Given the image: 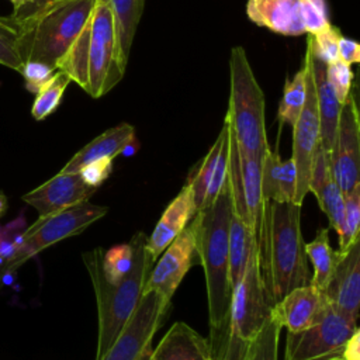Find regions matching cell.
Returning a JSON list of instances; mask_svg holds the SVG:
<instances>
[{
    "label": "cell",
    "mask_w": 360,
    "mask_h": 360,
    "mask_svg": "<svg viewBox=\"0 0 360 360\" xmlns=\"http://www.w3.org/2000/svg\"><path fill=\"white\" fill-rule=\"evenodd\" d=\"M232 198L228 177L217 198L200 210L191 219L195 235V250L204 269L211 349L214 359L219 353L228 325L232 297L229 284V221Z\"/></svg>",
    "instance_id": "cell-1"
},
{
    "label": "cell",
    "mask_w": 360,
    "mask_h": 360,
    "mask_svg": "<svg viewBox=\"0 0 360 360\" xmlns=\"http://www.w3.org/2000/svg\"><path fill=\"white\" fill-rule=\"evenodd\" d=\"M257 246L270 307L292 288L309 281L301 233V205L266 201Z\"/></svg>",
    "instance_id": "cell-2"
},
{
    "label": "cell",
    "mask_w": 360,
    "mask_h": 360,
    "mask_svg": "<svg viewBox=\"0 0 360 360\" xmlns=\"http://www.w3.org/2000/svg\"><path fill=\"white\" fill-rule=\"evenodd\" d=\"M146 240L148 236L145 232H138L132 236L129 242L132 248L131 269L117 284L108 283L103 274L101 259L104 250L101 248L83 253L97 302L98 335L96 360H100L110 349L145 291L146 278L152 264H155V260L146 249Z\"/></svg>",
    "instance_id": "cell-3"
},
{
    "label": "cell",
    "mask_w": 360,
    "mask_h": 360,
    "mask_svg": "<svg viewBox=\"0 0 360 360\" xmlns=\"http://www.w3.org/2000/svg\"><path fill=\"white\" fill-rule=\"evenodd\" d=\"M97 0H58L27 15L13 17L20 27L17 48L22 63L39 62L58 69L87 27Z\"/></svg>",
    "instance_id": "cell-4"
},
{
    "label": "cell",
    "mask_w": 360,
    "mask_h": 360,
    "mask_svg": "<svg viewBox=\"0 0 360 360\" xmlns=\"http://www.w3.org/2000/svg\"><path fill=\"white\" fill-rule=\"evenodd\" d=\"M240 155L262 160L270 148L266 136L264 94L246 52L233 46L229 56V104L225 114Z\"/></svg>",
    "instance_id": "cell-5"
},
{
    "label": "cell",
    "mask_w": 360,
    "mask_h": 360,
    "mask_svg": "<svg viewBox=\"0 0 360 360\" xmlns=\"http://www.w3.org/2000/svg\"><path fill=\"white\" fill-rule=\"evenodd\" d=\"M270 318V304L260 271L259 246H253L239 283L232 288L226 333L215 360H239Z\"/></svg>",
    "instance_id": "cell-6"
},
{
    "label": "cell",
    "mask_w": 360,
    "mask_h": 360,
    "mask_svg": "<svg viewBox=\"0 0 360 360\" xmlns=\"http://www.w3.org/2000/svg\"><path fill=\"white\" fill-rule=\"evenodd\" d=\"M124 73L112 11L107 3L97 0L89 27L83 90L98 98L115 87Z\"/></svg>",
    "instance_id": "cell-7"
},
{
    "label": "cell",
    "mask_w": 360,
    "mask_h": 360,
    "mask_svg": "<svg viewBox=\"0 0 360 360\" xmlns=\"http://www.w3.org/2000/svg\"><path fill=\"white\" fill-rule=\"evenodd\" d=\"M108 212L104 205L87 201L72 205L49 217L38 218L22 235V243L10 259L11 269L22 264L27 259L39 253L56 242L82 233L93 222L101 219Z\"/></svg>",
    "instance_id": "cell-8"
},
{
    "label": "cell",
    "mask_w": 360,
    "mask_h": 360,
    "mask_svg": "<svg viewBox=\"0 0 360 360\" xmlns=\"http://www.w3.org/2000/svg\"><path fill=\"white\" fill-rule=\"evenodd\" d=\"M357 323L338 314L328 304L314 325L287 332L284 360H343V350Z\"/></svg>",
    "instance_id": "cell-9"
},
{
    "label": "cell",
    "mask_w": 360,
    "mask_h": 360,
    "mask_svg": "<svg viewBox=\"0 0 360 360\" xmlns=\"http://www.w3.org/2000/svg\"><path fill=\"white\" fill-rule=\"evenodd\" d=\"M170 301L153 290H145L141 300L100 360H148L152 340L160 328Z\"/></svg>",
    "instance_id": "cell-10"
},
{
    "label": "cell",
    "mask_w": 360,
    "mask_h": 360,
    "mask_svg": "<svg viewBox=\"0 0 360 360\" xmlns=\"http://www.w3.org/2000/svg\"><path fill=\"white\" fill-rule=\"evenodd\" d=\"M309 49V66L307 73V98L304 107L292 125V155L291 159L295 166L297 183L294 204L302 205L305 195L309 193L311 169L315 158V152L319 146V118L316 107V94L312 77V51L311 45L307 42Z\"/></svg>",
    "instance_id": "cell-11"
},
{
    "label": "cell",
    "mask_w": 360,
    "mask_h": 360,
    "mask_svg": "<svg viewBox=\"0 0 360 360\" xmlns=\"http://www.w3.org/2000/svg\"><path fill=\"white\" fill-rule=\"evenodd\" d=\"M329 159L333 177L345 195L360 183V120L353 91L342 104L336 139Z\"/></svg>",
    "instance_id": "cell-12"
},
{
    "label": "cell",
    "mask_w": 360,
    "mask_h": 360,
    "mask_svg": "<svg viewBox=\"0 0 360 360\" xmlns=\"http://www.w3.org/2000/svg\"><path fill=\"white\" fill-rule=\"evenodd\" d=\"M195 255V235L190 222L159 255L156 266L149 271L145 290H153L170 301L193 266Z\"/></svg>",
    "instance_id": "cell-13"
},
{
    "label": "cell",
    "mask_w": 360,
    "mask_h": 360,
    "mask_svg": "<svg viewBox=\"0 0 360 360\" xmlns=\"http://www.w3.org/2000/svg\"><path fill=\"white\" fill-rule=\"evenodd\" d=\"M323 292L338 314L357 323L360 304V238L346 250L340 252V259Z\"/></svg>",
    "instance_id": "cell-14"
},
{
    "label": "cell",
    "mask_w": 360,
    "mask_h": 360,
    "mask_svg": "<svg viewBox=\"0 0 360 360\" xmlns=\"http://www.w3.org/2000/svg\"><path fill=\"white\" fill-rule=\"evenodd\" d=\"M328 300L311 281L288 291L270 307V318L287 332H298L314 325L323 315Z\"/></svg>",
    "instance_id": "cell-15"
},
{
    "label": "cell",
    "mask_w": 360,
    "mask_h": 360,
    "mask_svg": "<svg viewBox=\"0 0 360 360\" xmlns=\"http://www.w3.org/2000/svg\"><path fill=\"white\" fill-rule=\"evenodd\" d=\"M97 188L87 186L79 173H58L22 197L38 211V218L49 217L79 202L87 201Z\"/></svg>",
    "instance_id": "cell-16"
},
{
    "label": "cell",
    "mask_w": 360,
    "mask_h": 360,
    "mask_svg": "<svg viewBox=\"0 0 360 360\" xmlns=\"http://www.w3.org/2000/svg\"><path fill=\"white\" fill-rule=\"evenodd\" d=\"M309 193H312L316 197L321 210L325 212V215L329 219L330 226L339 235V243H342L346 235L345 200H343L340 187L338 186L333 177L329 153L325 152L321 145L315 152V158L311 169Z\"/></svg>",
    "instance_id": "cell-17"
},
{
    "label": "cell",
    "mask_w": 360,
    "mask_h": 360,
    "mask_svg": "<svg viewBox=\"0 0 360 360\" xmlns=\"http://www.w3.org/2000/svg\"><path fill=\"white\" fill-rule=\"evenodd\" d=\"M197 214L194 194L190 184H186L180 193L170 201L158 221L153 232L148 236L146 249L156 262L165 248L188 225Z\"/></svg>",
    "instance_id": "cell-18"
},
{
    "label": "cell",
    "mask_w": 360,
    "mask_h": 360,
    "mask_svg": "<svg viewBox=\"0 0 360 360\" xmlns=\"http://www.w3.org/2000/svg\"><path fill=\"white\" fill-rule=\"evenodd\" d=\"M148 360H215L210 340L186 322H174Z\"/></svg>",
    "instance_id": "cell-19"
},
{
    "label": "cell",
    "mask_w": 360,
    "mask_h": 360,
    "mask_svg": "<svg viewBox=\"0 0 360 360\" xmlns=\"http://www.w3.org/2000/svg\"><path fill=\"white\" fill-rule=\"evenodd\" d=\"M246 15L256 25L280 35L298 37L305 34L298 0H248Z\"/></svg>",
    "instance_id": "cell-20"
},
{
    "label": "cell",
    "mask_w": 360,
    "mask_h": 360,
    "mask_svg": "<svg viewBox=\"0 0 360 360\" xmlns=\"http://www.w3.org/2000/svg\"><path fill=\"white\" fill-rule=\"evenodd\" d=\"M312 77H314L318 118H319V145L323 148L325 152L330 153L336 139L342 103L336 97L335 90L332 89L328 80L326 63L318 59L314 55V52H312Z\"/></svg>",
    "instance_id": "cell-21"
},
{
    "label": "cell",
    "mask_w": 360,
    "mask_h": 360,
    "mask_svg": "<svg viewBox=\"0 0 360 360\" xmlns=\"http://www.w3.org/2000/svg\"><path fill=\"white\" fill-rule=\"evenodd\" d=\"M135 141V128L128 122H121L101 135L96 136L86 146H83L73 158L62 167L60 173H77L84 165L103 159H114L117 155L122 153L124 149L134 143Z\"/></svg>",
    "instance_id": "cell-22"
},
{
    "label": "cell",
    "mask_w": 360,
    "mask_h": 360,
    "mask_svg": "<svg viewBox=\"0 0 360 360\" xmlns=\"http://www.w3.org/2000/svg\"><path fill=\"white\" fill-rule=\"evenodd\" d=\"M297 173L292 159L283 160L270 148L262 159V195L264 201L292 202Z\"/></svg>",
    "instance_id": "cell-23"
},
{
    "label": "cell",
    "mask_w": 360,
    "mask_h": 360,
    "mask_svg": "<svg viewBox=\"0 0 360 360\" xmlns=\"http://www.w3.org/2000/svg\"><path fill=\"white\" fill-rule=\"evenodd\" d=\"M239 163L249 226L257 239L266 202L262 195V160L239 153Z\"/></svg>",
    "instance_id": "cell-24"
},
{
    "label": "cell",
    "mask_w": 360,
    "mask_h": 360,
    "mask_svg": "<svg viewBox=\"0 0 360 360\" xmlns=\"http://www.w3.org/2000/svg\"><path fill=\"white\" fill-rule=\"evenodd\" d=\"M110 6L117 30L118 49L122 65L127 68L132 42L143 13L145 0H100Z\"/></svg>",
    "instance_id": "cell-25"
},
{
    "label": "cell",
    "mask_w": 360,
    "mask_h": 360,
    "mask_svg": "<svg viewBox=\"0 0 360 360\" xmlns=\"http://www.w3.org/2000/svg\"><path fill=\"white\" fill-rule=\"evenodd\" d=\"M257 245L249 224L239 214L232 211L229 221V284L233 288L243 276L248 259L253 246Z\"/></svg>",
    "instance_id": "cell-26"
},
{
    "label": "cell",
    "mask_w": 360,
    "mask_h": 360,
    "mask_svg": "<svg viewBox=\"0 0 360 360\" xmlns=\"http://www.w3.org/2000/svg\"><path fill=\"white\" fill-rule=\"evenodd\" d=\"M304 250L314 267V274L309 281L318 290L325 291L340 259V252L333 250L329 243V229L321 228L314 240L304 245Z\"/></svg>",
    "instance_id": "cell-27"
},
{
    "label": "cell",
    "mask_w": 360,
    "mask_h": 360,
    "mask_svg": "<svg viewBox=\"0 0 360 360\" xmlns=\"http://www.w3.org/2000/svg\"><path fill=\"white\" fill-rule=\"evenodd\" d=\"M308 66H309V49L307 46L301 69L292 76L291 80L285 82L283 97L280 100L278 111H277L280 125L288 124L292 127L304 107V103L307 98Z\"/></svg>",
    "instance_id": "cell-28"
},
{
    "label": "cell",
    "mask_w": 360,
    "mask_h": 360,
    "mask_svg": "<svg viewBox=\"0 0 360 360\" xmlns=\"http://www.w3.org/2000/svg\"><path fill=\"white\" fill-rule=\"evenodd\" d=\"M70 82V77L65 72L55 70L53 75L39 87L31 107V114L37 121L45 120L59 107L63 93Z\"/></svg>",
    "instance_id": "cell-29"
},
{
    "label": "cell",
    "mask_w": 360,
    "mask_h": 360,
    "mask_svg": "<svg viewBox=\"0 0 360 360\" xmlns=\"http://www.w3.org/2000/svg\"><path fill=\"white\" fill-rule=\"evenodd\" d=\"M228 128H229L228 121L224 118L222 128H221L215 142L212 143V146L210 148L207 155L204 156V159H202L197 173L193 176V179L188 183L191 186V190H193V194H194V202H195L197 212L200 211V208H201V205L204 202V198H205L208 186H210L211 179H212V173H214V169H215V165H217V159H218L221 146H222L224 139H225V136L228 134Z\"/></svg>",
    "instance_id": "cell-30"
},
{
    "label": "cell",
    "mask_w": 360,
    "mask_h": 360,
    "mask_svg": "<svg viewBox=\"0 0 360 360\" xmlns=\"http://www.w3.org/2000/svg\"><path fill=\"white\" fill-rule=\"evenodd\" d=\"M281 328L269 318L250 340L239 360H278V339Z\"/></svg>",
    "instance_id": "cell-31"
},
{
    "label": "cell",
    "mask_w": 360,
    "mask_h": 360,
    "mask_svg": "<svg viewBox=\"0 0 360 360\" xmlns=\"http://www.w3.org/2000/svg\"><path fill=\"white\" fill-rule=\"evenodd\" d=\"M18 35V22L11 15H0V65L21 72L24 63L17 48Z\"/></svg>",
    "instance_id": "cell-32"
},
{
    "label": "cell",
    "mask_w": 360,
    "mask_h": 360,
    "mask_svg": "<svg viewBox=\"0 0 360 360\" xmlns=\"http://www.w3.org/2000/svg\"><path fill=\"white\" fill-rule=\"evenodd\" d=\"M132 263V248L129 243H121L112 246L103 253L101 269L105 280L111 284H117L129 271Z\"/></svg>",
    "instance_id": "cell-33"
},
{
    "label": "cell",
    "mask_w": 360,
    "mask_h": 360,
    "mask_svg": "<svg viewBox=\"0 0 360 360\" xmlns=\"http://www.w3.org/2000/svg\"><path fill=\"white\" fill-rule=\"evenodd\" d=\"M340 37H342L340 30L329 24L328 27H325L323 30L315 34H308L307 39L311 44L314 55L328 65L339 59L338 45H339Z\"/></svg>",
    "instance_id": "cell-34"
},
{
    "label": "cell",
    "mask_w": 360,
    "mask_h": 360,
    "mask_svg": "<svg viewBox=\"0 0 360 360\" xmlns=\"http://www.w3.org/2000/svg\"><path fill=\"white\" fill-rule=\"evenodd\" d=\"M345 200V229L346 235L342 243H339V250H346L356 239H359V225H360V183L354 186L347 194L343 195Z\"/></svg>",
    "instance_id": "cell-35"
},
{
    "label": "cell",
    "mask_w": 360,
    "mask_h": 360,
    "mask_svg": "<svg viewBox=\"0 0 360 360\" xmlns=\"http://www.w3.org/2000/svg\"><path fill=\"white\" fill-rule=\"evenodd\" d=\"M300 15L305 34H315L328 27L329 15L326 0H298Z\"/></svg>",
    "instance_id": "cell-36"
},
{
    "label": "cell",
    "mask_w": 360,
    "mask_h": 360,
    "mask_svg": "<svg viewBox=\"0 0 360 360\" xmlns=\"http://www.w3.org/2000/svg\"><path fill=\"white\" fill-rule=\"evenodd\" d=\"M228 169H229V128H228V134L224 139V143L221 146V150H219V155H218V159H217V165H215V169H214V173H212V179H211V183L208 186L204 202H202L200 210L205 208L207 205H210L217 198V195L219 194L224 183L226 181Z\"/></svg>",
    "instance_id": "cell-37"
},
{
    "label": "cell",
    "mask_w": 360,
    "mask_h": 360,
    "mask_svg": "<svg viewBox=\"0 0 360 360\" xmlns=\"http://www.w3.org/2000/svg\"><path fill=\"white\" fill-rule=\"evenodd\" d=\"M326 76L332 89L335 90L336 97L343 104L347 96L350 94V91L353 90L352 84H353L354 75H353L352 66L338 59L326 65Z\"/></svg>",
    "instance_id": "cell-38"
},
{
    "label": "cell",
    "mask_w": 360,
    "mask_h": 360,
    "mask_svg": "<svg viewBox=\"0 0 360 360\" xmlns=\"http://www.w3.org/2000/svg\"><path fill=\"white\" fill-rule=\"evenodd\" d=\"M112 160L114 159H111V158H103V159L93 160V162L84 165L77 173L82 176L83 181L87 186L93 187V188H98L107 180V177L111 174Z\"/></svg>",
    "instance_id": "cell-39"
},
{
    "label": "cell",
    "mask_w": 360,
    "mask_h": 360,
    "mask_svg": "<svg viewBox=\"0 0 360 360\" xmlns=\"http://www.w3.org/2000/svg\"><path fill=\"white\" fill-rule=\"evenodd\" d=\"M56 69L39 62H25L21 69V75L25 79V86L31 93H37L39 87L53 75Z\"/></svg>",
    "instance_id": "cell-40"
},
{
    "label": "cell",
    "mask_w": 360,
    "mask_h": 360,
    "mask_svg": "<svg viewBox=\"0 0 360 360\" xmlns=\"http://www.w3.org/2000/svg\"><path fill=\"white\" fill-rule=\"evenodd\" d=\"M338 56L339 60L347 63V65H353V63H359L360 62V45L359 42L345 38L343 35L339 39V45H338Z\"/></svg>",
    "instance_id": "cell-41"
},
{
    "label": "cell",
    "mask_w": 360,
    "mask_h": 360,
    "mask_svg": "<svg viewBox=\"0 0 360 360\" xmlns=\"http://www.w3.org/2000/svg\"><path fill=\"white\" fill-rule=\"evenodd\" d=\"M343 360H360V330L359 328L347 340L343 350Z\"/></svg>",
    "instance_id": "cell-42"
},
{
    "label": "cell",
    "mask_w": 360,
    "mask_h": 360,
    "mask_svg": "<svg viewBox=\"0 0 360 360\" xmlns=\"http://www.w3.org/2000/svg\"><path fill=\"white\" fill-rule=\"evenodd\" d=\"M15 250H17V245L14 243V239L13 240L8 239L6 236V232L3 231L0 233V259L4 257V259L10 260L14 256Z\"/></svg>",
    "instance_id": "cell-43"
},
{
    "label": "cell",
    "mask_w": 360,
    "mask_h": 360,
    "mask_svg": "<svg viewBox=\"0 0 360 360\" xmlns=\"http://www.w3.org/2000/svg\"><path fill=\"white\" fill-rule=\"evenodd\" d=\"M53 1H58V0H32L30 4L21 7V8H18V10H14L11 15H13V17H22V15H27V14H30V13H32V11H35V10H38V8L44 7V6H46V4H49V3H53Z\"/></svg>",
    "instance_id": "cell-44"
},
{
    "label": "cell",
    "mask_w": 360,
    "mask_h": 360,
    "mask_svg": "<svg viewBox=\"0 0 360 360\" xmlns=\"http://www.w3.org/2000/svg\"><path fill=\"white\" fill-rule=\"evenodd\" d=\"M10 1L13 3L14 10H18V8H21V7H24V6H27V4H30L32 0H10Z\"/></svg>",
    "instance_id": "cell-45"
},
{
    "label": "cell",
    "mask_w": 360,
    "mask_h": 360,
    "mask_svg": "<svg viewBox=\"0 0 360 360\" xmlns=\"http://www.w3.org/2000/svg\"><path fill=\"white\" fill-rule=\"evenodd\" d=\"M6 205H7V201H6V197L3 193H0V215L4 212L6 210Z\"/></svg>",
    "instance_id": "cell-46"
}]
</instances>
